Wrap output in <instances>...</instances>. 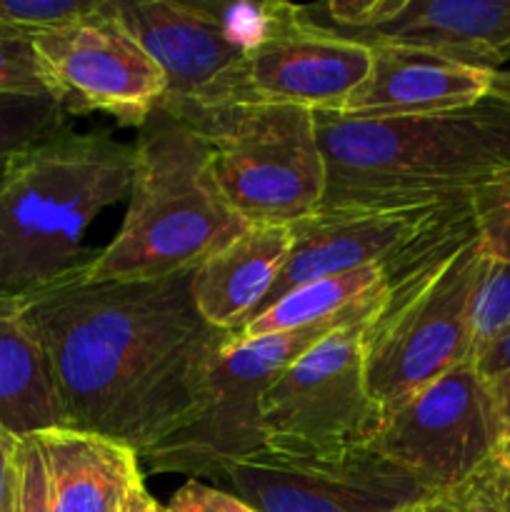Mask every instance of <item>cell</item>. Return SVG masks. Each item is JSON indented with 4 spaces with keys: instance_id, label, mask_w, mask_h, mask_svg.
<instances>
[{
    "instance_id": "1",
    "label": "cell",
    "mask_w": 510,
    "mask_h": 512,
    "mask_svg": "<svg viewBox=\"0 0 510 512\" xmlns=\"http://www.w3.org/2000/svg\"><path fill=\"white\" fill-rule=\"evenodd\" d=\"M190 280L193 273L90 280L78 268L18 295L68 428L143 453L195 413L210 360L230 333L205 323Z\"/></svg>"
},
{
    "instance_id": "2",
    "label": "cell",
    "mask_w": 510,
    "mask_h": 512,
    "mask_svg": "<svg viewBox=\"0 0 510 512\" xmlns=\"http://www.w3.org/2000/svg\"><path fill=\"white\" fill-rule=\"evenodd\" d=\"M315 130L328 173L320 210L448 203L510 165V105L493 95L403 118L315 113Z\"/></svg>"
},
{
    "instance_id": "3",
    "label": "cell",
    "mask_w": 510,
    "mask_h": 512,
    "mask_svg": "<svg viewBox=\"0 0 510 512\" xmlns=\"http://www.w3.org/2000/svg\"><path fill=\"white\" fill-rule=\"evenodd\" d=\"M133 143L108 130L68 133L25 150L0 180V295H25L85 268V230L123 203Z\"/></svg>"
},
{
    "instance_id": "4",
    "label": "cell",
    "mask_w": 510,
    "mask_h": 512,
    "mask_svg": "<svg viewBox=\"0 0 510 512\" xmlns=\"http://www.w3.org/2000/svg\"><path fill=\"white\" fill-rule=\"evenodd\" d=\"M245 228L220 190L208 143L183 118L158 108L133 143L123 225L80 273L90 280L193 273Z\"/></svg>"
},
{
    "instance_id": "5",
    "label": "cell",
    "mask_w": 510,
    "mask_h": 512,
    "mask_svg": "<svg viewBox=\"0 0 510 512\" xmlns=\"http://www.w3.org/2000/svg\"><path fill=\"white\" fill-rule=\"evenodd\" d=\"M488 255L470 208L385 280L363 330L365 380L383 418L395 403L470 360V305Z\"/></svg>"
},
{
    "instance_id": "6",
    "label": "cell",
    "mask_w": 510,
    "mask_h": 512,
    "mask_svg": "<svg viewBox=\"0 0 510 512\" xmlns=\"http://www.w3.org/2000/svg\"><path fill=\"white\" fill-rule=\"evenodd\" d=\"M168 113L208 143L220 190L248 225H293L320 210L328 173L313 110L180 105Z\"/></svg>"
},
{
    "instance_id": "7",
    "label": "cell",
    "mask_w": 510,
    "mask_h": 512,
    "mask_svg": "<svg viewBox=\"0 0 510 512\" xmlns=\"http://www.w3.org/2000/svg\"><path fill=\"white\" fill-rule=\"evenodd\" d=\"M383 295L385 288L328 323L293 333L253 340L230 333L210 360L195 413L173 435L138 453L140 468L148 473H180L190 480H223L230 465L265 448L260 433V398L265 388L325 335L370 318L383 303Z\"/></svg>"
},
{
    "instance_id": "8",
    "label": "cell",
    "mask_w": 510,
    "mask_h": 512,
    "mask_svg": "<svg viewBox=\"0 0 510 512\" xmlns=\"http://www.w3.org/2000/svg\"><path fill=\"white\" fill-rule=\"evenodd\" d=\"M370 318L328 333L265 388L260 398L265 450L323 455L373 443L383 408L365 380L363 330Z\"/></svg>"
},
{
    "instance_id": "9",
    "label": "cell",
    "mask_w": 510,
    "mask_h": 512,
    "mask_svg": "<svg viewBox=\"0 0 510 512\" xmlns=\"http://www.w3.org/2000/svg\"><path fill=\"white\" fill-rule=\"evenodd\" d=\"M370 448L428 493L453 488L503 450L493 390L465 360L395 403Z\"/></svg>"
},
{
    "instance_id": "10",
    "label": "cell",
    "mask_w": 510,
    "mask_h": 512,
    "mask_svg": "<svg viewBox=\"0 0 510 512\" xmlns=\"http://www.w3.org/2000/svg\"><path fill=\"white\" fill-rule=\"evenodd\" d=\"M368 68V48L305 28L295 20V5L285 3L280 18L183 105H295L335 113L363 83Z\"/></svg>"
},
{
    "instance_id": "11",
    "label": "cell",
    "mask_w": 510,
    "mask_h": 512,
    "mask_svg": "<svg viewBox=\"0 0 510 512\" xmlns=\"http://www.w3.org/2000/svg\"><path fill=\"white\" fill-rule=\"evenodd\" d=\"M35 55L68 115L105 113L140 128L165 98V75L115 18L108 0L85 18L38 33Z\"/></svg>"
},
{
    "instance_id": "12",
    "label": "cell",
    "mask_w": 510,
    "mask_h": 512,
    "mask_svg": "<svg viewBox=\"0 0 510 512\" xmlns=\"http://www.w3.org/2000/svg\"><path fill=\"white\" fill-rule=\"evenodd\" d=\"M295 20L368 50L400 45L488 73L510 60V0H335L295 5Z\"/></svg>"
},
{
    "instance_id": "13",
    "label": "cell",
    "mask_w": 510,
    "mask_h": 512,
    "mask_svg": "<svg viewBox=\"0 0 510 512\" xmlns=\"http://www.w3.org/2000/svg\"><path fill=\"white\" fill-rule=\"evenodd\" d=\"M223 480L258 512H400L430 495L370 445L323 455L263 448L230 465Z\"/></svg>"
},
{
    "instance_id": "14",
    "label": "cell",
    "mask_w": 510,
    "mask_h": 512,
    "mask_svg": "<svg viewBox=\"0 0 510 512\" xmlns=\"http://www.w3.org/2000/svg\"><path fill=\"white\" fill-rule=\"evenodd\" d=\"M115 18L133 33L165 75L170 110L230 68L275 20L285 3H203V0H108Z\"/></svg>"
},
{
    "instance_id": "15",
    "label": "cell",
    "mask_w": 510,
    "mask_h": 512,
    "mask_svg": "<svg viewBox=\"0 0 510 512\" xmlns=\"http://www.w3.org/2000/svg\"><path fill=\"white\" fill-rule=\"evenodd\" d=\"M463 205H468V198L413 208L318 210L310 218L298 220L290 225V253L263 308L310 280L368 265H380L388 278L395 265L410 258Z\"/></svg>"
},
{
    "instance_id": "16",
    "label": "cell",
    "mask_w": 510,
    "mask_h": 512,
    "mask_svg": "<svg viewBox=\"0 0 510 512\" xmlns=\"http://www.w3.org/2000/svg\"><path fill=\"white\" fill-rule=\"evenodd\" d=\"M488 70L455 63L425 50L378 45L370 48V68L363 83L348 95V118H403L468 108L490 95Z\"/></svg>"
},
{
    "instance_id": "17",
    "label": "cell",
    "mask_w": 510,
    "mask_h": 512,
    "mask_svg": "<svg viewBox=\"0 0 510 512\" xmlns=\"http://www.w3.org/2000/svg\"><path fill=\"white\" fill-rule=\"evenodd\" d=\"M50 512H123L143 485L140 458L108 435L63 428L35 435Z\"/></svg>"
},
{
    "instance_id": "18",
    "label": "cell",
    "mask_w": 510,
    "mask_h": 512,
    "mask_svg": "<svg viewBox=\"0 0 510 512\" xmlns=\"http://www.w3.org/2000/svg\"><path fill=\"white\" fill-rule=\"evenodd\" d=\"M290 225H248L193 270L190 293L208 325L238 333L268 298L290 253Z\"/></svg>"
},
{
    "instance_id": "19",
    "label": "cell",
    "mask_w": 510,
    "mask_h": 512,
    "mask_svg": "<svg viewBox=\"0 0 510 512\" xmlns=\"http://www.w3.org/2000/svg\"><path fill=\"white\" fill-rule=\"evenodd\" d=\"M63 425L43 345L25 320L18 295H0V428L23 440Z\"/></svg>"
},
{
    "instance_id": "20",
    "label": "cell",
    "mask_w": 510,
    "mask_h": 512,
    "mask_svg": "<svg viewBox=\"0 0 510 512\" xmlns=\"http://www.w3.org/2000/svg\"><path fill=\"white\" fill-rule=\"evenodd\" d=\"M383 288L385 273L380 265L310 280L253 315L238 330V338L253 340L263 338V335L293 333V330L310 328V325L328 323Z\"/></svg>"
},
{
    "instance_id": "21",
    "label": "cell",
    "mask_w": 510,
    "mask_h": 512,
    "mask_svg": "<svg viewBox=\"0 0 510 512\" xmlns=\"http://www.w3.org/2000/svg\"><path fill=\"white\" fill-rule=\"evenodd\" d=\"M68 118L50 93H0V180L25 150L73 130Z\"/></svg>"
},
{
    "instance_id": "22",
    "label": "cell",
    "mask_w": 510,
    "mask_h": 512,
    "mask_svg": "<svg viewBox=\"0 0 510 512\" xmlns=\"http://www.w3.org/2000/svg\"><path fill=\"white\" fill-rule=\"evenodd\" d=\"M423 512H510V460L503 453L470 473L463 483L430 493Z\"/></svg>"
},
{
    "instance_id": "23",
    "label": "cell",
    "mask_w": 510,
    "mask_h": 512,
    "mask_svg": "<svg viewBox=\"0 0 510 512\" xmlns=\"http://www.w3.org/2000/svg\"><path fill=\"white\" fill-rule=\"evenodd\" d=\"M510 330V263L488 258L470 305V360Z\"/></svg>"
},
{
    "instance_id": "24",
    "label": "cell",
    "mask_w": 510,
    "mask_h": 512,
    "mask_svg": "<svg viewBox=\"0 0 510 512\" xmlns=\"http://www.w3.org/2000/svg\"><path fill=\"white\" fill-rule=\"evenodd\" d=\"M468 208L483 253L510 263V165L470 190Z\"/></svg>"
},
{
    "instance_id": "25",
    "label": "cell",
    "mask_w": 510,
    "mask_h": 512,
    "mask_svg": "<svg viewBox=\"0 0 510 512\" xmlns=\"http://www.w3.org/2000/svg\"><path fill=\"white\" fill-rule=\"evenodd\" d=\"M103 0H0V38L33 40L98 10Z\"/></svg>"
},
{
    "instance_id": "26",
    "label": "cell",
    "mask_w": 510,
    "mask_h": 512,
    "mask_svg": "<svg viewBox=\"0 0 510 512\" xmlns=\"http://www.w3.org/2000/svg\"><path fill=\"white\" fill-rule=\"evenodd\" d=\"M15 512H50L48 478L43 455L33 438H23L15 445Z\"/></svg>"
},
{
    "instance_id": "27",
    "label": "cell",
    "mask_w": 510,
    "mask_h": 512,
    "mask_svg": "<svg viewBox=\"0 0 510 512\" xmlns=\"http://www.w3.org/2000/svg\"><path fill=\"white\" fill-rule=\"evenodd\" d=\"M0 93H50L30 40L0 38Z\"/></svg>"
},
{
    "instance_id": "28",
    "label": "cell",
    "mask_w": 510,
    "mask_h": 512,
    "mask_svg": "<svg viewBox=\"0 0 510 512\" xmlns=\"http://www.w3.org/2000/svg\"><path fill=\"white\" fill-rule=\"evenodd\" d=\"M165 512H258L238 495L210 488L200 480H188L165 505Z\"/></svg>"
},
{
    "instance_id": "29",
    "label": "cell",
    "mask_w": 510,
    "mask_h": 512,
    "mask_svg": "<svg viewBox=\"0 0 510 512\" xmlns=\"http://www.w3.org/2000/svg\"><path fill=\"white\" fill-rule=\"evenodd\" d=\"M478 370L480 378L493 388V385L503 383L510 378V330L500 340H495L485 353H480L478 358L470 360Z\"/></svg>"
},
{
    "instance_id": "30",
    "label": "cell",
    "mask_w": 510,
    "mask_h": 512,
    "mask_svg": "<svg viewBox=\"0 0 510 512\" xmlns=\"http://www.w3.org/2000/svg\"><path fill=\"white\" fill-rule=\"evenodd\" d=\"M18 440L10 438L3 428H0V508L5 503V495H8L10 483H13V455Z\"/></svg>"
},
{
    "instance_id": "31",
    "label": "cell",
    "mask_w": 510,
    "mask_h": 512,
    "mask_svg": "<svg viewBox=\"0 0 510 512\" xmlns=\"http://www.w3.org/2000/svg\"><path fill=\"white\" fill-rule=\"evenodd\" d=\"M495 405H498V418H500V435H503V450H510V378L503 380V383L493 385Z\"/></svg>"
},
{
    "instance_id": "32",
    "label": "cell",
    "mask_w": 510,
    "mask_h": 512,
    "mask_svg": "<svg viewBox=\"0 0 510 512\" xmlns=\"http://www.w3.org/2000/svg\"><path fill=\"white\" fill-rule=\"evenodd\" d=\"M490 95L510 105V68L493 73V78H490Z\"/></svg>"
},
{
    "instance_id": "33",
    "label": "cell",
    "mask_w": 510,
    "mask_h": 512,
    "mask_svg": "<svg viewBox=\"0 0 510 512\" xmlns=\"http://www.w3.org/2000/svg\"><path fill=\"white\" fill-rule=\"evenodd\" d=\"M145 498H148V490L140 488L138 493H135L133 498H130V503L125 505L123 512H140V508H143V503H145Z\"/></svg>"
},
{
    "instance_id": "34",
    "label": "cell",
    "mask_w": 510,
    "mask_h": 512,
    "mask_svg": "<svg viewBox=\"0 0 510 512\" xmlns=\"http://www.w3.org/2000/svg\"><path fill=\"white\" fill-rule=\"evenodd\" d=\"M0 512H15V468H13V483H10L8 495H5V503Z\"/></svg>"
},
{
    "instance_id": "35",
    "label": "cell",
    "mask_w": 510,
    "mask_h": 512,
    "mask_svg": "<svg viewBox=\"0 0 510 512\" xmlns=\"http://www.w3.org/2000/svg\"><path fill=\"white\" fill-rule=\"evenodd\" d=\"M140 512H165V508H163V505L155 503V500L148 495V498H145V503H143V508H140Z\"/></svg>"
},
{
    "instance_id": "36",
    "label": "cell",
    "mask_w": 510,
    "mask_h": 512,
    "mask_svg": "<svg viewBox=\"0 0 510 512\" xmlns=\"http://www.w3.org/2000/svg\"><path fill=\"white\" fill-rule=\"evenodd\" d=\"M400 512H423V508H420V505H413V508H405V510H400Z\"/></svg>"
},
{
    "instance_id": "37",
    "label": "cell",
    "mask_w": 510,
    "mask_h": 512,
    "mask_svg": "<svg viewBox=\"0 0 510 512\" xmlns=\"http://www.w3.org/2000/svg\"><path fill=\"white\" fill-rule=\"evenodd\" d=\"M503 455H505V458H508V460H510V450H505V453H503Z\"/></svg>"
}]
</instances>
